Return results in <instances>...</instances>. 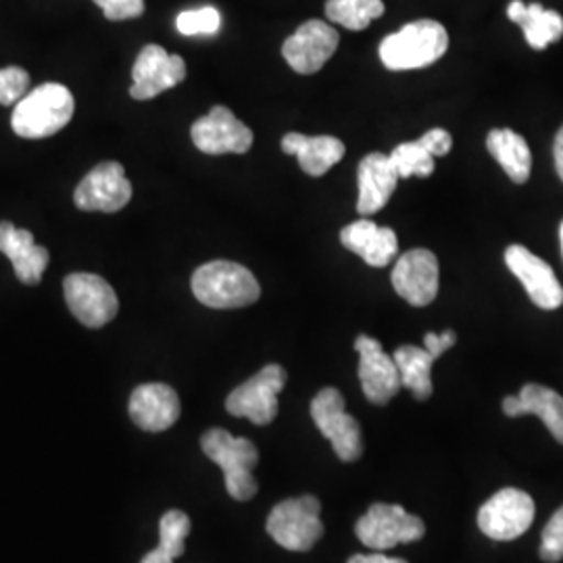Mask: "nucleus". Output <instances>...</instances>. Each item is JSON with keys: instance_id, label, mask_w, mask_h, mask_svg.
Wrapping results in <instances>:
<instances>
[{"instance_id": "f257e3e1", "label": "nucleus", "mask_w": 563, "mask_h": 563, "mask_svg": "<svg viewBox=\"0 0 563 563\" xmlns=\"http://www.w3.org/2000/svg\"><path fill=\"white\" fill-rule=\"evenodd\" d=\"M74 111L76 101L69 88L48 81L27 92L15 104L11 128L20 139L41 141L60 132L74 118Z\"/></svg>"}, {"instance_id": "f03ea898", "label": "nucleus", "mask_w": 563, "mask_h": 563, "mask_svg": "<svg viewBox=\"0 0 563 563\" xmlns=\"http://www.w3.org/2000/svg\"><path fill=\"white\" fill-rule=\"evenodd\" d=\"M197 301L211 309H241L260 301L262 286L253 272L234 262H209L192 274Z\"/></svg>"}, {"instance_id": "7ed1b4c3", "label": "nucleus", "mask_w": 563, "mask_h": 563, "mask_svg": "<svg viewBox=\"0 0 563 563\" xmlns=\"http://www.w3.org/2000/svg\"><path fill=\"white\" fill-rule=\"evenodd\" d=\"M202 453L222 467L225 490L236 501H251L260 486L253 476L255 465L260 463L257 446L249 439L232 437L228 430L211 428L202 434Z\"/></svg>"}, {"instance_id": "20e7f679", "label": "nucleus", "mask_w": 563, "mask_h": 563, "mask_svg": "<svg viewBox=\"0 0 563 563\" xmlns=\"http://www.w3.org/2000/svg\"><path fill=\"white\" fill-rule=\"evenodd\" d=\"M449 48V34L443 23L432 20L407 23L397 34H390L380 44L384 67L393 71L422 69L443 57Z\"/></svg>"}, {"instance_id": "39448f33", "label": "nucleus", "mask_w": 563, "mask_h": 563, "mask_svg": "<svg viewBox=\"0 0 563 563\" xmlns=\"http://www.w3.org/2000/svg\"><path fill=\"white\" fill-rule=\"evenodd\" d=\"M322 505L311 497L286 499L267 518V532L288 551H309L323 537Z\"/></svg>"}, {"instance_id": "423d86ee", "label": "nucleus", "mask_w": 563, "mask_h": 563, "mask_svg": "<svg viewBox=\"0 0 563 563\" xmlns=\"http://www.w3.org/2000/svg\"><path fill=\"white\" fill-rule=\"evenodd\" d=\"M286 369L278 363L265 365L253 378L234 388L228 399L225 409L234 418H246L257 426H267L278 416V395L286 386Z\"/></svg>"}, {"instance_id": "0eeeda50", "label": "nucleus", "mask_w": 563, "mask_h": 563, "mask_svg": "<svg viewBox=\"0 0 563 563\" xmlns=\"http://www.w3.org/2000/svg\"><path fill=\"white\" fill-rule=\"evenodd\" d=\"M311 418L318 430L332 443L341 462H357L362 457V426L346 413L341 390L323 388L311 401Z\"/></svg>"}, {"instance_id": "6e6552de", "label": "nucleus", "mask_w": 563, "mask_h": 563, "mask_svg": "<svg viewBox=\"0 0 563 563\" xmlns=\"http://www.w3.org/2000/svg\"><path fill=\"white\" fill-rule=\"evenodd\" d=\"M63 292L69 311L86 328H102L113 322L120 311L113 286L97 274H69L63 282Z\"/></svg>"}, {"instance_id": "1a4fd4ad", "label": "nucleus", "mask_w": 563, "mask_h": 563, "mask_svg": "<svg viewBox=\"0 0 563 563\" xmlns=\"http://www.w3.org/2000/svg\"><path fill=\"white\" fill-rule=\"evenodd\" d=\"M355 534L365 547L388 551L397 544L416 543L423 539L426 526L418 516L407 514L399 505L376 504L360 518Z\"/></svg>"}, {"instance_id": "9d476101", "label": "nucleus", "mask_w": 563, "mask_h": 563, "mask_svg": "<svg viewBox=\"0 0 563 563\" xmlns=\"http://www.w3.org/2000/svg\"><path fill=\"white\" fill-rule=\"evenodd\" d=\"M534 520V501L518 488H504L478 511V526L493 541H514L522 537Z\"/></svg>"}, {"instance_id": "9b49d317", "label": "nucleus", "mask_w": 563, "mask_h": 563, "mask_svg": "<svg viewBox=\"0 0 563 563\" xmlns=\"http://www.w3.org/2000/svg\"><path fill=\"white\" fill-rule=\"evenodd\" d=\"M190 136L205 155H244L253 146V132L228 107H213L205 118L192 123Z\"/></svg>"}, {"instance_id": "f8f14e48", "label": "nucleus", "mask_w": 563, "mask_h": 563, "mask_svg": "<svg viewBox=\"0 0 563 563\" xmlns=\"http://www.w3.org/2000/svg\"><path fill=\"white\" fill-rule=\"evenodd\" d=\"M130 201L132 184L125 178L123 165L115 162L99 163L74 192V202L81 211L118 213Z\"/></svg>"}, {"instance_id": "ddd939ff", "label": "nucleus", "mask_w": 563, "mask_h": 563, "mask_svg": "<svg viewBox=\"0 0 563 563\" xmlns=\"http://www.w3.org/2000/svg\"><path fill=\"white\" fill-rule=\"evenodd\" d=\"M341 36L325 21H305L299 30L282 44L286 63L302 76L320 71L330 57L336 53Z\"/></svg>"}, {"instance_id": "4468645a", "label": "nucleus", "mask_w": 563, "mask_h": 563, "mask_svg": "<svg viewBox=\"0 0 563 563\" xmlns=\"http://www.w3.org/2000/svg\"><path fill=\"white\" fill-rule=\"evenodd\" d=\"M505 263L511 274L522 282L530 301L544 311L560 309L563 305V286L553 267L528 251L522 244H511L505 251Z\"/></svg>"}, {"instance_id": "2eb2a0df", "label": "nucleus", "mask_w": 563, "mask_h": 563, "mask_svg": "<svg viewBox=\"0 0 563 563\" xmlns=\"http://www.w3.org/2000/svg\"><path fill=\"white\" fill-rule=\"evenodd\" d=\"M132 80V99L148 101L186 80V63L180 55H169L159 44H148L134 63Z\"/></svg>"}, {"instance_id": "dca6fc26", "label": "nucleus", "mask_w": 563, "mask_h": 563, "mask_svg": "<svg viewBox=\"0 0 563 563\" xmlns=\"http://www.w3.org/2000/svg\"><path fill=\"white\" fill-rule=\"evenodd\" d=\"M390 280L401 299L413 307H426L439 295V260L428 249L407 251L397 260Z\"/></svg>"}, {"instance_id": "f3484780", "label": "nucleus", "mask_w": 563, "mask_h": 563, "mask_svg": "<svg viewBox=\"0 0 563 563\" xmlns=\"http://www.w3.org/2000/svg\"><path fill=\"white\" fill-rule=\"evenodd\" d=\"M355 351L360 353V383L365 399L374 405H386L401 390V374L395 357L384 353L383 344L372 336H357Z\"/></svg>"}, {"instance_id": "a211bd4d", "label": "nucleus", "mask_w": 563, "mask_h": 563, "mask_svg": "<svg viewBox=\"0 0 563 563\" xmlns=\"http://www.w3.org/2000/svg\"><path fill=\"white\" fill-rule=\"evenodd\" d=\"M178 393L169 384H141L130 397V418L141 430L163 432L180 418Z\"/></svg>"}, {"instance_id": "6ab92c4d", "label": "nucleus", "mask_w": 563, "mask_h": 563, "mask_svg": "<svg viewBox=\"0 0 563 563\" xmlns=\"http://www.w3.org/2000/svg\"><path fill=\"white\" fill-rule=\"evenodd\" d=\"M0 253L13 263L15 276L27 286L41 284L44 269L48 267L51 255L44 246H38L30 230L15 228L11 222H0Z\"/></svg>"}, {"instance_id": "aec40b11", "label": "nucleus", "mask_w": 563, "mask_h": 563, "mask_svg": "<svg viewBox=\"0 0 563 563\" xmlns=\"http://www.w3.org/2000/svg\"><path fill=\"white\" fill-rule=\"evenodd\" d=\"M341 242L344 249L360 255L372 267H386L399 253V239L395 230L383 228L372 220L344 225Z\"/></svg>"}, {"instance_id": "412c9836", "label": "nucleus", "mask_w": 563, "mask_h": 563, "mask_svg": "<svg viewBox=\"0 0 563 563\" xmlns=\"http://www.w3.org/2000/svg\"><path fill=\"white\" fill-rule=\"evenodd\" d=\"M360 199H357V211L369 218L378 213L390 201L397 181L401 180L390 157L383 153H372L363 157L360 163Z\"/></svg>"}, {"instance_id": "4be33fe9", "label": "nucleus", "mask_w": 563, "mask_h": 563, "mask_svg": "<svg viewBox=\"0 0 563 563\" xmlns=\"http://www.w3.org/2000/svg\"><path fill=\"white\" fill-rule=\"evenodd\" d=\"M505 416H537L543 420L551 437L563 444V397L543 384H526L518 397L504 399Z\"/></svg>"}, {"instance_id": "5701e85b", "label": "nucleus", "mask_w": 563, "mask_h": 563, "mask_svg": "<svg viewBox=\"0 0 563 563\" xmlns=\"http://www.w3.org/2000/svg\"><path fill=\"white\" fill-rule=\"evenodd\" d=\"M282 151L299 159L302 172L320 178L344 157V144L334 136H305L290 132L282 139Z\"/></svg>"}, {"instance_id": "b1692460", "label": "nucleus", "mask_w": 563, "mask_h": 563, "mask_svg": "<svg viewBox=\"0 0 563 563\" xmlns=\"http://www.w3.org/2000/svg\"><path fill=\"white\" fill-rule=\"evenodd\" d=\"M507 18L522 27L526 41L534 51H544L563 36L562 15L547 11L539 2L523 4L522 0H511L507 7Z\"/></svg>"}, {"instance_id": "393cba45", "label": "nucleus", "mask_w": 563, "mask_h": 563, "mask_svg": "<svg viewBox=\"0 0 563 563\" xmlns=\"http://www.w3.org/2000/svg\"><path fill=\"white\" fill-rule=\"evenodd\" d=\"M486 148L505 169L509 180L526 184L532 172V153L528 142L509 128L493 130L486 136Z\"/></svg>"}, {"instance_id": "a878e982", "label": "nucleus", "mask_w": 563, "mask_h": 563, "mask_svg": "<svg viewBox=\"0 0 563 563\" xmlns=\"http://www.w3.org/2000/svg\"><path fill=\"white\" fill-rule=\"evenodd\" d=\"M395 363L401 374V384L413 393L418 401H426L432 395V365L437 362L423 346L402 344L395 351Z\"/></svg>"}, {"instance_id": "bb28decb", "label": "nucleus", "mask_w": 563, "mask_h": 563, "mask_svg": "<svg viewBox=\"0 0 563 563\" xmlns=\"http://www.w3.org/2000/svg\"><path fill=\"white\" fill-rule=\"evenodd\" d=\"M188 534H190V518L184 511L172 509L163 514L159 522V547L146 553L141 563H174L176 558L184 555Z\"/></svg>"}, {"instance_id": "cd10ccee", "label": "nucleus", "mask_w": 563, "mask_h": 563, "mask_svg": "<svg viewBox=\"0 0 563 563\" xmlns=\"http://www.w3.org/2000/svg\"><path fill=\"white\" fill-rule=\"evenodd\" d=\"M383 0H328L325 15L346 30L360 32L369 23L383 18Z\"/></svg>"}, {"instance_id": "c85d7f7f", "label": "nucleus", "mask_w": 563, "mask_h": 563, "mask_svg": "<svg viewBox=\"0 0 563 563\" xmlns=\"http://www.w3.org/2000/svg\"><path fill=\"white\" fill-rule=\"evenodd\" d=\"M388 157L402 180L413 176L428 178L434 172V157L423 148L420 142H402Z\"/></svg>"}, {"instance_id": "c756f323", "label": "nucleus", "mask_w": 563, "mask_h": 563, "mask_svg": "<svg viewBox=\"0 0 563 563\" xmlns=\"http://www.w3.org/2000/svg\"><path fill=\"white\" fill-rule=\"evenodd\" d=\"M176 25L184 36H213L222 27V15L216 7H202L180 13Z\"/></svg>"}, {"instance_id": "7c9ffc66", "label": "nucleus", "mask_w": 563, "mask_h": 563, "mask_svg": "<svg viewBox=\"0 0 563 563\" xmlns=\"http://www.w3.org/2000/svg\"><path fill=\"white\" fill-rule=\"evenodd\" d=\"M30 90V74L23 67L0 69V104L15 107Z\"/></svg>"}, {"instance_id": "2f4dec72", "label": "nucleus", "mask_w": 563, "mask_h": 563, "mask_svg": "<svg viewBox=\"0 0 563 563\" xmlns=\"http://www.w3.org/2000/svg\"><path fill=\"white\" fill-rule=\"evenodd\" d=\"M541 560L547 563H558L563 560V507H560L544 526Z\"/></svg>"}, {"instance_id": "473e14b6", "label": "nucleus", "mask_w": 563, "mask_h": 563, "mask_svg": "<svg viewBox=\"0 0 563 563\" xmlns=\"http://www.w3.org/2000/svg\"><path fill=\"white\" fill-rule=\"evenodd\" d=\"M109 21L136 20L144 13V0H95Z\"/></svg>"}, {"instance_id": "72a5a7b5", "label": "nucleus", "mask_w": 563, "mask_h": 563, "mask_svg": "<svg viewBox=\"0 0 563 563\" xmlns=\"http://www.w3.org/2000/svg\"><path fill=\"white\" fill-rule=\"evenodd\" d=\"M418 142L422 144L423 148H426L432 157H443V155H446V153L451 151V146H453L451 134H449L446 130H443V128H434V130L426 132Z\"/></svg>"}, {"instance_id": "f704fd0d", "label": "nucleus", "mask_w": 563, "mask_h": 563, "mask_svg": "<svg viewBox=\"0 0 563 563\" xmlns=\"http://www.w3.org/2000/svg\"><path fill=\"white\" fill-rule=\"evenodd\" d=\"M457 341L455 332L453 330H444L443 334H437V332H428L423 336V349L434 355L437 360L443 355L444 351H449L453 344Z\"/></svg>"}, {"instance_id": "c9c22d12", "label": "nucleus", "mask_w": 563, "mask_h": 563, "mask_svg": "<svg viewBox=\"0 0 563 563\" xmlns=\"http://www.w3.org/2000/svg\"><path fill=\"white\" fill-rule=\"evenodd\" d=\"M349 563H407L405 560L397 558H386L383 553H374V555H353Z\"/></svg>"}, {"instance_id": "e433bc0d", "label": "nucleus", "mask_w": 563, "mask_h": 563, "mask_svg": "<svg viewBox=\"0 0 563 563\" xmlns=\"http://www.w3.org/2000/svg\"><path fill=\"white\" fill-rule=\"evenodd\" d=\"M553 157H555V169H558V176L563 181V125L562 130L558 132L555 136V144H553Z\"/></svg>"}, {"instance_id": "4c0bfd02", "label": "nucleus", "mask_w": 563, "mask_h": 563, "mask_svg": "<svg viewBox=\"0 0 563 563\" xmlns=\"http://www.w3.org/2000/svg\"><path fill=\"white\" fill-rule=\"evenodd\" d=\"M560 241H562V253H563V222H562V228H560Z\"/></svg>"}]
</instances>
